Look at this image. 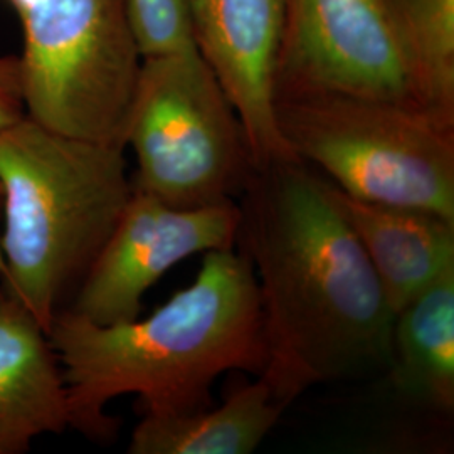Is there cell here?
I'll use <instances>...</instances> for the list:
<instances>
[{"label": "cell", "instance_id": "obj_1", "mask_svg": "<svg viewBox=\"0 0 454 454\" xmlns=\"http://www.w3.org/2000/svg\"><path fill=\"white\" fill-rule=\"evenodd\" d=\"M239 204L236 247L260 292L268 364L290 407L309 387L387 371L394 313L326 177L288 159L254 168Z\"/></svg>", "mask_w": 454, "mask_h": 454}, {"label": "cell", "instance_id": "obj_2", "mask_svg": "<svg viewBox=\"0 0 454 454\" xmlns=\"http://www.w3.org/2000/svg\"><path fill=\"white\" fill-rule=\"evenodd\" d=\"M48 339L69 427L95 441L116 434L118 419L106 412L116 397L138 395L152 416L187 414L211 406L219 375H261L268 364L256 276L238 247L206 253L194 281L146 318L97 325L65 309Z\"/></svg>", "mask_w": 454, "mask_h": 454}, {"label": "cell", "instance_id": "obj_3", "mask_svg": "<svg viewBox=\"0 0 454 454\" xmlns=\"http://www.w3.org/2000/svg\"><path fill=\"white\" fill-rule=\"evenodd\" d=\"M133 192L125 148L67 137L27 114L0 129L2 286L48 333Z\"/></svg>", "mask_w": 454, "mask_h": 454}, {"label": "cell", "instance_id": "obj_4", "mask_svg": "<svg viewBox=\"0 0 454 454\" xmlns=\"http://www.w3.org/2000/svg\"><path fill=\"white\" fill-rule=\"evenodd\" d=\"M294 157L360 200L454 223V123L404 103L332 93L275 99Z\"/></svg>", "mask_w": 454, "mask_h": 454}, {"label": "cell", "instance_id": "obj_5", "mask_svg": "<svg viewBox=\"0 0 454 454\" xmlns=\"http://www.w3.org/2000/svg\"><path fill=\"white\" fill-rule=\"evenodd\" d=\"M125 145L133 189L180 209L232 200L254 170L241 120L199 49L144 58Z\"/></svg>", "mask_w": 454, "mask_h": 454}, {"label": "cell", "instance_id": "obj_6", "mask_svg": "<svg viewBox=\"0 0 454 454\" xmlns=\"http://www.w3.org/2000/svg\"><path fill=\"white\" fill-rule=\"evenodd\" d=\"M20 20L26 114L67 137L127 148L144 61L127 0H46Z\"/></svg>", "mask_w": 454, "mask_h": 454}, {"label": "cell", "instance_id": "obj_7", "mask_svg": "<svg viewBox=\"0 0 454 454\" xmlns=\"http://www.w3.org/2000/svg\"><path fill=\"white\" fill-rule=\"evenodd\" d=\"M317 93L422 108L386 0H285L275 99Z\"/></svg>", "mask_w": 454, "mask_h": 454}, {"label": "cell", "instance_id": "obj_8", "mask_svg": "<svg viewBox=\"0 0 454 454\" xmlns=\"http://www.w3.org/2000/svg\"><path fill=\"white\" fill-rule=\"evenodd\" d=\"M239 223L234 200L180 209L133 189L67 309L97 325L135 320L145 293L180 261L236 247Z\"/></svg>", "mask_w": 454, "mask_h": 454}, {"label": "cell", "instance_id": "obj_9", "mask_svg": "<svg viewBox=\"0 0 454 454\" xmlns=\"http://www.w3.org/2000/svg\"><path fill=\"white\" fill-rule=\"evenodd\" d=\"M283 22L285 0H200L195 19L199 51L241 120L254 168L296 159L276 121Z\"/></svg>", "mask_w": 454, "mask_h": 454}, {"label": "cell", "instance_id": "obj_10", "mask_svg": "<svg viewBox=\"0 0 454 454\" xmlns=\"http://www.w3.org/2000/svg\"><path fill=\"white\" fill-rule=\"evenodd\" d=\"M328 192L356 232L392 313L454 268V223L433 212L360 200L330 180Z\"/></svg>", "mask_w": 454, "mask_h": 454}, {"label": "cell", "instance_id": "obj_11", "mask_svg": "<svg viewBox=\"0 0 454 454\" xmlns=\"http://www.w3.org/2000/svg\"><path fill=\"white\" fill-rule=\"evenodd\" d=\"M66 427L65 377L48 333L0 286V438L26 453L33 439Z\"/></svg>", "mask_w": 454, "mask_h": 454}, {"label": "cell", "instance_id": "obj_12", "mask_svg": "<svg viewBox=\"0 0 454 454\" xmlns=\"http://www.w3.org/2000/svg\"><path fill=\"white\" fill-rule=\"evenodd\" d=\"M392 387L433 412L454 411V268L394 315Z\"/></svg>", "mask_w": 454, "mask_h": 454}, {"label": "cell", "instance_id": "obj_13", "mask_svg": "<svg viewBox=\"0 0 454 454\" xmlns=\"http://www.w3.org/2000/svg\"><path fill=\"white\" fill-rule=\"evenodd\" d=\"M286 409L258 375L256 382L231 392L219 407L174 416L145 414L131 433L129 453H253Z\"/></svg>", "mask_w": 454, "mask_h": 454}, {"label": "cell", "instance_id": "obj_14", "mask_svg": "<svg viewBox=\"0 0 454 454\" xmlns=\"http://www.w3.org/2000/svg\"><path fill=\"white\" fill-rule=\"evenodd\" d=\"M416 97L454 123V0H386Z\"/></svg>", "mask_w": 454, "mask_h": 454}, {"label": "cell", "instance_id": "obj_15", "mask_svg": "<svg viewBox=\"0 0 454 454\" xmlns=\"http://www.w3.org/2000/svg\"><path fill=\"white\" fill-rule=\"evenodd\" d=\"M142 58L199 49L191 0H127Z\"/></svg>", "mask_w": 454, "mask_h": 454}, {"label": "cell", "instance_id": "obj_16", "mask_svg": "<svg viewBox=\"0 0 454 454\" xmlns=\"http://www.w3.org/2000/svg\"><path fill=\"white\" fill-rule=\"evenodd\" d=\"M26 114L19 56H0V129Z\"/></svg>", "mask_w": 454, "mask_h": 454}, {"label": "cell", "instance_id": "obj_17", "mask_svg": "<svg viewBox=\"0 0 454 454\" xmlns=\"http://www.w3.org/2000/svg\"><path fill=\"white\" fill-rule=\"evenodd\" d=\"M7 2L12 5V9L16 11L19 17H22L29 14L34 9H37L46 0H7Z\"/></svg>", "mask_w": 454, "mask_h": 454}, {"label": "cell", "instance_id": "obj_18", "mask_svg": "<svg viewBox=\"0 0 454 454\" xmlns=\"http://www.w3.org/2000/svg\"><path fill=\"white\" fill-rule=\"evenodd\" d=\"M0 454H19L14 444H11L9 441L0 438Z\"/></svg>", "mask_w": 454, "mask_h": 454}, {"label": "cell", "instance_id": "obj_19", "mask_svg": "<svg viewBox=\"0 0 454 454\" xmlns=\"http://www.w3.org/2000/svg\"><path fill=\"white\" fill-rule=\"evenodd\" d=\"M0 215H2V194H0ZM5 276V260H4V253L0 247V279Z\"/></svg>", "mask_w": 454, "mask_h": 454}, {"label": "cell", "instance_id": "obj_20", "mask_svg": "<svg viewBox=\"0 0 454 454\" xmlns=\"http://www.w3.org/2000/svg\"><path fill=\"white\" fill-rule=\"evenodd\" d=\"M191 5H192V12H194L195 20L197 14H199V9H200V0H191Z\"/></svg>", "mask_w": 454, "mask_h": 454}]
</instances>
